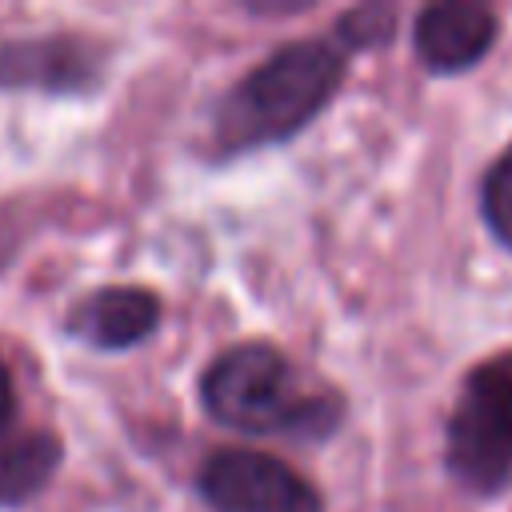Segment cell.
<instances>
[{
  "mask_svg": "<svg viewBox=\"0 0 512 512\" xmlns=\"http://www.w3.org/2000/svg\"><path fill=\"white\" fill-rule=\"evenodd\" d=\"M92 76L96 60L76 40H0V88L72 92Z\"/></svg>",
  "mask_w": 512,
  "mask_h": 512,
  "instance_id": "8992f818",
  "label": "cell"
},
{
  "mask_svg": "<svg viewBox=\"0 0 512 512\" xmlns=\"http://www.w3.org/2000/svg\"><path fill=\"white\" fill-rule=\"evenodd\" d=\"M344 56L328 40H296L252 68L216 112L224 152H248L296 136L336 92Z\"/></svg>",
  "mask_w": 512,
  "mask_h": 512,
  "instance_id": "6da1fadb",
  "label": "cell"
},
{
  "mask_svg": "<svg viewBox=\"0 0 512 512\" xmlns=\"http://www.w3.org/2000/svg\"><path fill=\"white\" fill-rule=\"evenodd\" d=\"M448 472L476 496L512 488V352L476 364L448 416Z\"/></svg>",
  "mask_w": 512,
  "mask_h": 512,
  "instance_id": "3957f363",
  "label": "cell"
},
{
  "mask_svg": "<svg viewBox=\"0 0 512 512\" xmlns=\"http://www.w3.org/2000/svg\"><path fill=\"white\" fill-rule=\"evenodd\" d=\"M204 404L240 432H324L336 424V404L300 396L288 360L272 344L228 348L204 372Z\"/></svg>",
  "mask_w": 512,
  "mask_h": 512,
  "instance_id": "7a4b0ae2",
  "label": "cell"
},
{
  "mask_svg": "<svg viewBox=\"0 0 512 512\" xmlns=\"http://www.w3.org/2000/svg\"><path fill=\"white\" fill-rule=\"evenodd\" d=\"M60 464V440L52 432H28L8 444H0V504H24L32 500Z\"/></svg>",
  "mask_w": 512,
  "mask_h": 512,
  "instance_id": "ba28073f",
  "label": "cell"
},
{
  "mask_svg": "<svg viewBox=\"0 0 512 512\" xmlns=\"http://www.w3.org/2000/svg\"><path fill=\"white\" fill-rule=\"evenodd\" d=\"M160 320V300L148 288H100L72 312V332L96 348H128Z\"/></svg>",
  "mask_w": 512,
  "mask_h": 512,
  "instance_id": "52a82bcc",
  "label": "cell"
},
{
  "mask_svg": "<svg viewBox=\"0 0 512 512\" xmlns=\"http://www.w3.org/2000/svg\"><path fill=\"white\" fill-rule=\"evenodd\" d=\"M496 40V16L472 0H444L416 16V56L432 72H460L472 68Z\"/></svg>",
  "mask_w": 512,
  "mask_h": 512,
  "instance_id": "5b68a950",
  "label": "cell"
},
{
  "mask_svg": "<svg viewBox=\"0 0 512 512\" xmlns=\"http://www.w3.org/2000/svg\"><path fill=\"white\" fill-rule=\"evenodd\" d=\"M12 412H16V392H12V376H8V368L0 360V428L12 420Z\"/></svg>",
  "mask_w": 512,
  "mask_h": 512,
  "instance_id": "8fae6325",
  "label": "cell"
},
{
  "mask_svg": "<svg viewBox=\"0 0 512 512\" xmlns=\"http://www.w3.org/2000/svg\"><path fill=\"white\" fill-rule=\"evenodd\" d=\"M200 492L216 512H320L316 488L296 468L244 448L208 456Z\"/></svg>",
  "mask_w": 512,
  "mask_h": 512,
  "instance_id": "277c9868",
  "label": "cell"
},
{
  "mask_svg": "<svg viewBox=\"0 0 512 512\" xmlns=\"http://www.w3.org/2000/svg\"><path fill=\"white\" fill-rule=\"evenodd\" d=\"M396 28V12L384 8V4H364V8H352L340 16L336 24V40L344 48H376L392 36Z\"/></svg>",
  "mask_w": 512,
  "mask_h": 512,
  "instance_id": "9c48e42d",
  "label": "cell"
},
{
  "mask_svg": "<svg viewBox=\"0 0 512 512\" xmlns=\"http://www.w3.org/2000/svg\"><path fill=\"white\" fill-rule=\"evenodd\" d=\"M480 204H484V216H488L492 232L512 248V148L492 164Z\"/></svg>",
  "mask_w": 512,
  "mask_h": 512,
  "instance_id": "30bf717a",
  "label": "cell"
}]
</instances>
